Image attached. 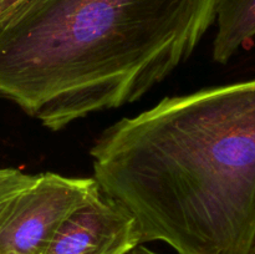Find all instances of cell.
<instances>
[{
	"mask_svg": "<svg viewBox=\"0 0 255 254\" xmlns=\"http://www.w3.org/2000/svg\"><path fill=\"white\" fill-rule=\"evenodd\" d=\"M94 178L142 243L178 254L255 251V79L166 97L105 129Z\"/></svg>",
	"mask_w": 255,
	"mask_h": 254,
	"instance_id": "1",
	"label": "cell"
},
{
	"mask_svg": "<svg viewBox=\"0 0 255 254\" xmlns=\"http://www.w3.org/2000/svg\"><path fill=\"white\" fill-rule=\"evenodd\" d=\"M218 0H24L0 16V96L52 131L132 104L191 57Z\"/></svg>",
	"mask_w": 255,
	"mask_h": 254,
	"instance_id": "2",
	"label": "cell"
},
{
	"mask_svg": "<svg viewBox=\"0 0 255 254\" xmlns=\"http://www.w3.org/2000/svg\"><path fill=\"white\" fill-rule=\"evenodd\" d=\"M99 189L94 177L37 174L0 232V254H44L65 219Z\"/></svg>",
	"mask_w": 255,
	"mask_h": 254,
	"instance_id": "3",
	"label": "cell"
},
{
	"mask_svg": "<svg viewBox=\"0 0 255 254\" xmlns=\"http://www.w3.org/2000/svg\"><path fill=\"white\" fill-rule=\"evenodd\" d=\"M141 244L133 214L100 188L65 219L44 254H128Z\"/></svg>",
	"mask_w": 255,
	"mask_h": 254,
	"instance_id": "4",
	"label": "cell"
},
{
	"mask_svg": "<svg viewBox=\"0 0 255 254\" xmlns=\"http://www.w3.org/2000/svg\"><path fill=\"white\" fill-rule=\"evenodd\" d=\"M216 21L212 56L216 62L227 64L255 36V0H218Z\"/></svg>",
	"mask_w": 255,
	"mask_h": 254,
	"instance_id": "5",
	"label": "cell"
},
{
	"mask_svg": "<svg viewBox=\"0 0 255 254\" xmlns=\"http://www.w3.org/2000/svg\"><path fill=\"white\" fill-rule=\"evenodd\" d=\"M37 174L0 168V232L14 213L22 194L36 182Z\"/></svg>",
	"mask_w": 255,
	"mask_h": 254,
	"instance_id": "6",
	"label": "cell"
},
{
	"mask_svg": "<svg viewBox=\"0 0 255 254\" xmlns=\"http://www.w3.org/2000/svg\"><path fill=\"white\" fill-rule=\"evenodd\" d=\"M128 254H159V253H157V252L151 251V249L146 248V247H143V246H142V244H141V246L136 247V248H134L132 252H129Z\"/></svg>",
	"mask_w": 255,
	"mask_h": 254,
	"instance_id": "7",
	"label": "cell"
},
{
	"mask_svg": "<svg viewBox=\"0 0 255 254\" xmlns=\"http://www.w3.org/2000/svg\"><path fill=\"white\" fill-rule=\"evenodd\" d=\"M253 254H255V251H254V253H253Z\"/></svg>",
	"mask_w": 255,
	"mask_h": 254,
	"instance_id": "8",
	"label": "cell"
}]
</instances>
